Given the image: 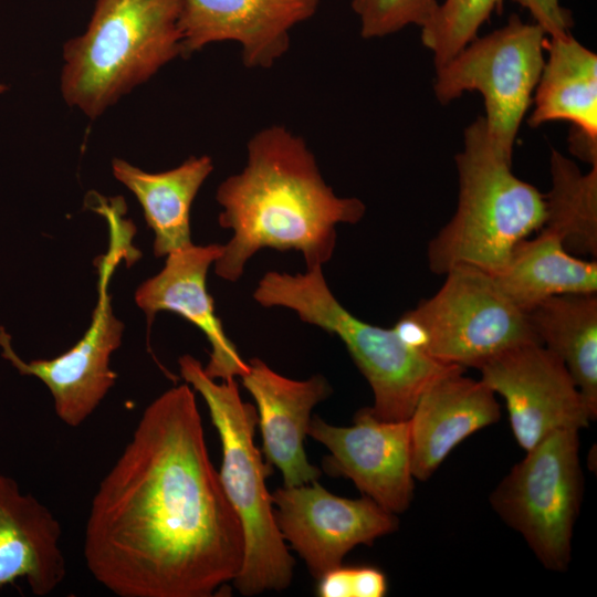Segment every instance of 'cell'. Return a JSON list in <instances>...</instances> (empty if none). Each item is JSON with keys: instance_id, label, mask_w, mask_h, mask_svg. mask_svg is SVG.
<instances>
[{"instance_id": "obj_1", "label": "cell", "mask_w": 597, "mask_h": 597, "mask_svg": "<svg viewBox=\"0 0 597 597\" xmlns=\"http://www.w3.org/2000/svg\"><path fill=\"white\" fill-rule=\"evenodd\" d=\"M243 551L195 392L172 387L146 407L93 496L86 567L118 597H210L238 575Z\"/></svg>"}, {"instance_id": "obj_2", "label": "cell", "mask_w": 597, "mask_h": 597, "mask_svg": "<svg viewBox=\"0 0 597 597\" xmlns=\"http://www.w3.org/2000/svg\"><path fill=\"white\" fill-rule=\"evenodd\" d=\"M216 199L219 224L232 231L213 263L228 282L265 248L298 251L306 270L323 268L334 254L336 226L357 223L366 211L360 199L333 191L305 140L282 125L249 139L245 166L219 185Z\"/></svg>"}, {"instance_id": "obj_3", "label": "cell", "mask_w": 597, "mask_h": 597, "mask_svg": "<svg viewBox=\"0 0 597 597\" xmlns=\"http://www.w3.org/2000/svg\"><path fill=\"white\" fill-rule=\"evenodd\" d=\"M455 212L428 245L432 273L457 264L489 273L503 266L513 248L545 221V196L512 171V157L491 138L483 116L465 129L455 155Z\"/></svg>"}, {"instance_id": "obj_4", "label": "cell", "mask_w": 597, "mask_h": 597, "mask_svg": "<svg viewBox=\"0 0 597 597\" xmlns=\"http://www.w3.org/2000/svg\"><path fill=\"white\" fill-rule=\"evenodd\" d=\"M178 364L185 381L202 396L221 440L218 473L244 540L243 561L233 584L244 596L283 590L292 582L295 562L276 525L265 483L272 465L254 443L256 409L241 399L237 379L217 383L191 355L181 356Z\"/></svg>"}, {"instance_id": "obj_5", "label": "cell", "mask_w": 597, "mask_h": 597, "mask_svg": "<svg viewBox=\"0 0 597 597\" xmlns=\"http://www.w3.org/2000/svg\"><path fill=\"white\" fill-rule=\"evenodd\" d=\"M263 307H285L298 318L337 336L368 381L379 420H408L423 391L439 378L463 367L441 363L404 343L394 328L366 323L335 297L323 268L289 274L265 273L254 292Z\"/></svg>"}, {"instance_id": "obj_6", "label": "cell", "mask_w": 597, "mask_h": 597, "mask_svg": "<svg viewBox=\"0 0 597 597\" xmlns=\"http://www.w3.org/2000/svg\"><path fill=\"white\" fill-rule=\"evenodd\" d=\"M181 0H96L88 27L64 46L61 90L95 118L181 55Z\"/></svg>"}, {"instance_id": "obj_7", "label": "cell", "mask_w": 597, "mask_h": 597, "mask_svg": "<svg viewBox=\"0 0 597 597\" xmlns=\"http://www.w3.org/2000/svg\"><path fill=\"white\" fill-rule=\"evenodd\" d=\"M579 430L562 429L515 463L490 494L495 513L521 534L538 562L564 572L584 494Z\"/></svg>"}, {"instance_id": "obj_8", "label": "cell", "mask_w": 597, "mask_h": 597, "mask_svg": "<svg viewBox=\"0 0 597 597\" xmlns=\"http://www.w3.org/2000/svg\"><path fill=\"white\" fill-rule=\"evenodd\" d=\"M546 41L547 35L536 23L512 14L505 25L474 38L436 69V98L444 105L465 92H479L492 140L512 157L545 62Z\"/></svg>"}, {"instance_id": "obj_9", "label": "cell", "mask_w": 597, "mask_h": 597, "mask_svg": "<svg viewBox=\"0 0 597 597\" xmlns=\"http://www.w3.org/2000/svg\"><path fill=\"white\" fill-rule=\"evenodd\" d=\"M444 275L434 295L405 313L421 331L423 353L441 363L479 368L512 347L540 343L526 313L489 272L457 264Z\"/></svg>"}, {"instance_id": "obj_10", "label": "cell", "mask_w": 597, "mask_h": 597, "mask_svg": "<svg viewBox=\"0 0 597 597\" xmlns=\"http://www.w3.org/2000/svg\"><path fill=\"white\" fill-rule=\"evenodd\" d=\"M478 369L480 379L504 399L512 433L524 451L557 430H580L591 421L564 363L541 343L512 347Z\"/></svg>"}, {"instance_id": "obj_11", "label": "cell", "mask_w": 597, "mask_h": 597, "mask_svg": "<svg viewBox=\"0 0 597 597\" xmlns=\"http://www.w3.org/2000/svg\"><path fill=\"white\" fill-rule=\"evenodd\" d=\"M271 495L280 533L316 579L342 565L357 545L370 546L398 528L396 514L371 499L335 495L317 480L283 485Z\"/></svg>"}, {"instance_id": "obj_12", "label": "cell", "mask_w": 597, "mask_h": 597, "mask_svg": "<svg viewBox=\"0 0 597 597\" xmlns=\"http://www.w3.org/2000/svg\"><path fill=\"white\" fill-rule=\"evenodd\" d=\"M307 434L329 451L322 461L327 474L350 480L363 495L392 514L410 506L416 479L409 420H379L366 407L355 413L354 425L348 427L314 417Z\"/></svg>"}, {"instance_id": "obj_13", "label": "cell", "mask_w": 597, "mask_h": 597, "mask_svg": "<svg viewBox=\"0 0 597 597\" xmlns=\"http://www.w3.org/2000/svg\"><path fill=\"white\" fill-rule=\"evenodd\" d=\"M106 272L104 268L90 327L72 348L60 356L25 362L15 353L10 335L0 326L2 357L21 375L34 376L49 388L56 416L70 427L81 426L116 380L109 363L113 352L121 346L124 325L113 313L106 293Z\"/></svg>"}, {"instance_id": "obj_14", "label": "cell", "mask_w": 597, "mask_h": 597, "mask_svg": "<svg viewBox=\"0 0 597 597\" xmlns=\"http://www.w3.org/2000/svg\"><path fill=\"white\" fill-rule=\"evenodd\" d=\"M317 7L318 0H181V55L233 41L245 67L269 69L289 50L291 30Z\"/></svg>"}, {"instance_id": "obj_15", "label": "cell", "mask_w": 597, "mask_h": 597, "mask_svg": "<svg viewBox=\"0 0 597 597\" xmlns=\"http://www.w3.org/2000/svg\"><path fill=\"white\" fill-rule=\"evenodd\" d=\"M248 365L240 379L256 405L264 460L280 470L285 486L317 480L322 472L308 462L303 442L313 408L332 392L328 381L322 375L287 378L256 357Z\"/></svg>"}, {"instance_id": "obj_16", "label": "cell", "mask_w": 597, "mask_h": 597, "mask_svg": "<svg viewBox=\"0 0 597 597\" xmlns=\"http://www.w3.org/2000/svg\"><path fill=\"white\" fill-rule=\"evenodd\" d=\"M222 244L193 243L169 253L164 269L139 285L137 305L150 324L155 314L169 311L196 325L207 337L211 350L203 371L211 379L230 380L243 376L249 368L227 336L206 285L211 264L221 255Z\"/></svg>"}, {"instance_id": "obj_17", "label": "cell", "mask_w": 597, "mask_h": 597, "mask_svg": "<svg viewBox=\"0 0 597 597\" xmlns=\"http://www.w3.org/2000/svg\"><path fill=\"white\" fill-rule=\"evenodd\" d=\"M463 371L454 370L431 384L408 419L416 480H428L459 443L501 418L495 394Z\"/></svg>"}, {"instance_id": "obj_18", "label": "cell", "mask_w": 597, "mask_h": 597, "mask_svg": "<svg viewBox=\"0 0 597 597\" xmlns=\"http://www.w3.org/2000/svg\"><path fill=\"white\" fill-rule=\"evenodd\" d=\"M545 59L527 119L532 128L564 121L573 125L574 156L597 164V55L570 33L547 36Z\"/></svg>"}, {"instance_id": "obj_19", "label": "cell", "mask_w": 597, "mask_h": 597, "mask_svg": "<svg viewBox=\"0 0 597 597\" xmlns=\"http://www.w3.org/2000/svg\"><path fill=\"white\" fill-rule=\"evenodd\" d=\"M61 535L49 507L0 474V589L24 578L33 595H50L66 575Z\"/></svg>"}, {"instance_id": "obj_20", "label": "cell", "mask_w": 597, "mask_h": 597, "mask_svg": "<svg viewBox=\"0 0 597 597\" xmlns=\"http://www.w3.org/2000/svg\"><path fill=\"white\" fill-rule=\"evenodd\" d=\"M504 295L523 312L563 294L597 292V262L569 253L561 240L541 232L520 241L496 272L490 273Z\"/></svg>"}, {"instance_id": "obj_21", "label": "cell", "mask_w": 597, "mask_h": 597, "mask_svg": "<svg viewBox=\"0 0 597 597\" xmlns=\"http://www.w3.org/2000/svg\"><path fill=\"white\" fill-rule=\"evenodd\" d=\"M113 174L139 201L154 231V254L169 253L192 244L190 210L195 197L213 170L209 156H192L167 171L146 172L125 160L114 159Z\"/></svg>"}, {"instance_id": "obj_22", "label": "cell", "mask_w": 597, "mask_h": 597, "mask_svg": "<svg viewBox=\"0 0 597 597\" xmlns=\"http://www.w3.org/2000/svg\"><path fill=\"white\" fill-rule=\"evenodd\" d=\"M538 342L565 365L585 401L591 421L597 417V295L548 297L526 312Z\"/></svg>"}, {"instance_id": "obj_23", "label": "cell", "mask_w": 597, "mask_h": 597, "mask_svg": "<svg viewBox=\"0 0 597 597\" xmlns=\"http://www.w3.org/2000/svg\"><path fill=\"white\" fill-rule=\"evenodd\" d=\"M552 187L545 196L543 229L556 235L576 256L597 255V164L583 172L568 157L552 149Z\"/></svg>"}, {"instance_id": "obj_24", "label": "cell", "mask_w": 597, "mask_h": 597, "mask_svg": "<svg viewBox=\"0 0 597 597\" xmlns=\"http://www.w3.org/2000/svg\"><path fill=\"white\" fill-rule=\"evenodd\" d=\"M503 0H443L420 28L421 42L438 69L478 36V31Z\"/></svg>"}, {"instance_id": "obj_25", "label": "cell", "mask_w": 597, "mask_h": 597, "mask_svg": "<svg viewBox=\"0 0 597 597\" xmlns=\"http://www.w3.org/2000/svg\"><path fill=\"white\" fill-rule=\"evenodd\" d=\"M438 6V0H352L364 39L384 38L412 24L421 28Z\"/></svg>"}, {"instance_id": "obj_26", "label": "cell", "mask_w": 597, "mask_h": 597, "mask_svg": "<svg viewBox=\"0 0 597 597\" xmlns=\"http://www.w3.org/2000/svg\"><path fill=\"white\" fill-rule=\"evenodd\" d=\"M321 597H383L388 583L385 574L371 566H344L329 569L318 579Z\"/></svg>"}, {"instance_id": "obj_27", "label": "cell", "mask_w": 597, "mask_h": 597, "mask_svg": "<svg viewBox=\"0 0 597 597\" xmlns=\"http://www.w3.org/2000/svg\"><path fill=\"white\" fill-rule=\"evenodd\" d=\"M527 10L545 34L561 36L570 33L573 27L572 13L562 7L559 0H513Z\"/></svg>"}, {"instance_id": "obj_28", "label": "cell", "mask_w": 597, "mask_h": 597, "mask_svg": "<svg viewBox=\"0 0 597 597\" xmlns=\"http://www.w3.org/2000/svg\"><path fill=\"white\" fill-rule=\"evenodd\" d=\"M6 91V86L0 84V93L4 92Z\"/></svg>"}]
</instances>
